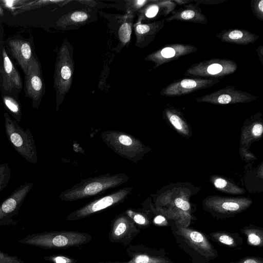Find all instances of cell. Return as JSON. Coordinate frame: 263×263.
<instances>
[{"label": "cell", "mask_w": 263, "mask_h": 263, "mask_svg": "<svg viewBox=\"0 0 263 263\" xmlns=\"http://www.w3.org/2000/svg\"><path fill=\"white\" fill-rule=\"evenodd\" d=\"M222 42L237 45H249L255 43L259 36L243 29L229 28L216 35Z\"/></svg>", "instance_id": "obj_16"}, {"label": "cell", "mask_w": 263, "mask_h": 263, "mask_svg": "<svg viewBox=\"0 0 263 263\" xmlns=\"http://www.w3.org/2000/svg\"><path fill=\"white\" fill-rule=\"evenodd\" d=\"M5 6L9 9L15 8V6L16 5H24L28 2L27 1H2Z\"/></svg>", "instance_id": "obj_35"}, {"label": "cell", "mask_w": 263, "mask_h": 263, "mask_svg": "<svg viewBox=\"0 0 263 263\" xmlns=\"http://www.w3.org/2000/svg\"><path fill=\"white\" fill-rule=\"evenodd\" d=\"M0 148H1V146H0Z\"/></svg>", "instance_id": "obj_46"}, {"label": "cell", "mask_w": 263, "mask_h": 263, "mask_svg": "<svg viewBox=\"0 0 263 263\" xmlns=\"http://www.w3.org/2000/svg\"><path fill=\"white\" fill-rule=\"evenodd\" d=\"M210 236L215 242L230 248L238 249L243 244V240L238 233L217 231L211 233Z\"/></svg>", "instance_id": "obj_20"}, {"label": "cell", "mask_w": 263, "mask_h": 263, "mask_svg": "<svg viewBox=\"0 0 263 263\" xmlns=\"http://www.w3.org/2000/svg\"><path fill=\"white\" fill-rule=\"evenodd\" d=\"M48 260H50L54 263H74L77 260L63 255H58L48 257Z\"/></svg>", "instance_id": "obj_30"}, {"label": "cell", "mask_w": 263, "mask_h": 263, "mask_svg": "<svg viewBox=\"0 0 263 263\" xmlns=\"http://www.w3.org/2000/svg\"><path fill=\"white\" fill-rule=\"evenodd\" d=\"M9 45L13 56L26 74L32 58L30 44L22 40L15 39L9 41Z\"/></svg>", "instance_id": "obj_18"}, {"label": "cell", "mask_w": 263, "mask_h": 263, "mask_svg": "<svg viewBox=\"0 0 263 263\" xmlns=\"http://www.w3.org/2000/svg\"><path fill=\"white\" fill-rule=\"evenodd\" d=\"M132 32L131 25L130 23L125 22L120 27L119 30V38L123 43H126L130 38Z\"/></svg>", "instance_id": "obj_27"}, {"label": "cell", "mask_w": 263, "mask_h": 263, "mask_svg": "<svg viewBox=\"0 0 263 263\" xmlns=\"http://www.w3.org/2000/svg\"><path fill=\"white\" fill-rule=\"evenodd\" d=\"M33 185L32 182H25L15 190L0 204V221L17 213Z\"/></svg>", "instance_id": "obj_12"}, {"label": "cell", "mask_w": 263, "mask_h": 263, "mask_svg": "<svg viewBox=\"0 0 263 263\" xmlns=\"http://www.w3.org/2000/svg\"><path fill=\"white\" fill-rule=\"evenodd\" d=\"M4 104L13 116L15 121L19 122L21 120V108L18 103L13 98L5 96L3 98Z\"/></svg>", "instance_id": "obj_23"}, {"label": "cell", "mask_w": 263, "mask_h": 263, "mask_svg": "<svg viewBox=\"0 0 263 263\" xmlns=\"http://www.w3.org/2000/svg\"><path fill=\"white\" fill-rule=\"evenodd\" d=\"M129 179L125 173H107L88 178L62 192L59 197L64 201H73L99 195L124 184Z\"/></svg>", "instance_id": "obj_1"}, {"label": "cell", "mask_w": 263, "mask_h": 263, "mask_svg": "<svg viewBox=\"0 0 263 263\" xmlns=\"http://www.w3.org/2000/svg\"><path fill=\"white\" fill-rule=\"evenodd\" d=\"M3 14V9L0 7V16Z\"/></svg>", "instance_id": "obj_43"}, {"label": "cell", "mask_w": 263, "mask_h": 263, "mask_svg": "<svg viewBox=\"0 0 263 263\" xmlns=\"http://www.w3.org/2000/svg\"><path fill=\"white\" fill-rule=\"evenodd\" d=\"M165 221V218L161 215H158L154 219V222L157 225H161Z\"/></svg>", "instance_id": "obj_39"}, {"label": "cell", "mask_w": 263, "mask_h": 263, "mask_svg": "<svg viewBox=\"0 0 263 263\" xmlns=\"http://www.w3.org/2000/svg\"><path fill=\"white\" fill-rule=\"evenodd\" d=\"M132 186H127L97 198L80 208L70 213L66 218L68 221H74L85 218L107 208L122 203L133 190Z\"/></svg>", "instance_id": "obj_6"}, {"label": "cell", "mask_w": 263, "mask_h": 263, "mask_svg": "<svg viewBox=\"0 0 263 263\" xmlns=\"http://www.w3.org/2000/svg\"><path fill=\"white\" fill-rule=\"evenodd\" d=\"M177 232L191 247L201 255L206 257L217 256L216 250L202 233L184 227L178 228Z\"/></svg>", "instance_id": "obj_11"}, {"label": "cell", "mask_w": 263, "mask_h": 263, "mask_svg": "<svg viewBox=\"0 0 263 263\" xmlns=\"http://www.w3.org/2000/svg\"><path fill=\"white\" fill-rule=\"evenodd\" d=\"M125 251L129 260L125 262H108V263H172L171 261L158 255L155 251L142 245L130 244Z\"/></svg>", "instance_id": "obj_13"}, {"label": "cell", "mask_w": 263, "mask_h": 263, "mask_svg": "<svg viewBox=\"0 0 263 263\" xmlns=\"http://www.w3.org/2000/svg\"><path fill=\"white\" fill-rule=\"evenodd\" d=\"M11 177V169L7 163L0 164V193L9 184Z\"/></svg>", "instance_id": "obj_24"}, {"label": "cell", "mask_w": 263, "mask_h": 263, "mask_svg": "<svg viewBox=\"0 0 263 263\" xmlns=\"http://www.w3.org/2000/svg\"><path fill=\"white\" fill-rule=\"evenodd\" d=\"M125 213L137 226L141 228H146L149 225V219L144 213L140 211L134 209H128L125 211Z\"/></svg>", "instance_id": "obj_22"}, {"label": "cell", "mask_w": 263, "mask_h": 263, "mask_svg": "<svg viewBox=\"0 0 263 263\" xmlns=\"http://www.w3.org/2000/svg\"><path fill=\"white\" fill-rule=\"evenodd\" d=\"M175 204L178 208L184 211L189 210L190 208L189 203L181 198H176L175 200Z\"/></svg>", "instance_id": "obj_34"}, {"label": "cell", "mask_w": 263, "mask_h": 263, "mask_svg": "<svg viewBox=\"0 0 263 263\" xmlns=\"http://www.w3.org/2000/svg\"><path fill=\"white\" fill-rule=\"evenodd\" d=\"M165 20L167 22L179 21L201 24H205L208 22L206 16L203 13L199 5L196 3H190L178 9H175Z\"/></svg>", "instance_id": "obj_14"}, {"label": "cell", "mask_w": 263, "mask_h": 263, "mask_svg": "<svg viewBox=\"0 0 263 263\" xmlns=\"http://www.w3.org/2000/svg\"><path fill=\"white\" fill-rule=\"evenodd\" d=\"M3 65L1 68L3 77V86L5 90H11L13 88L20 89L22 87L21 77L7 55L5 48L2 50Z\"/></svg>", "instance_id": "obj_17"}, {"label": "cell", "mask_w": 263, "mask_h": 263, "mask_svg": "<svg viewBox=\"0 0 263 263\" xmlns=\"http://www.w3.org/2000/svg\"><path fill=\"white\" fill-rule=\"evenodd\" d=\"M140 232V229L133 220L123 212L112 221L108 239L110 242L127 247Z\"/></svg>", "instance_id": "obj_7"}, {"label": "cell", "mask_w": 263, "mask_h": 263, "mask_svg": "<svg viewBox=\"0 0 263 263\" xmlns=\"http://www.w3.org/2000/svg\"><path fill=\"white\" fill-rule=\"evenodd\" d=\"M220 82L219 79L203 78H186L174 81L164 87L160 94L166 97L185 95L210 88Z\"/></svg>", "instance_id": "obj_8"}, {"label": "cell", "mask_w": 263, "mask_h": 263, "mask_svg": "<svg viewBox=\"0 0 263 263\" xmlns=\"http://www.w3.org/2000/svg\"><path fill=\"white\" fill-rule=\"evenodd\" d=\"M98 263H108V262H103V261H100V262H99Z\"/></svg>", "instance_id": "obj_44"}, {"label": "cell", "mask_w": 263, "mask_h": 263, "mask_svg": "<svg viewBox=\"0 0 263 263\" xmlns=\"http://www.w3.org/2000/svg\"><path fill=\"white\" fill-rule=\"evenodd\" d=\"M221 208L226 211L236 212L240 209V205L234 202H224L222 204Z\"/></svg>", "instance_id": "obj_32"}, {"label": "cell", "mask_w": 263, "mask_h": 263, "mask_svg": "<svg viewBox=\"0 0 263 263\" xmlns=\"http://www.w3.org/2000/svg\"><path fill=\"white\" fill-rule=\"evenodd\" d=\"M6 136L17 153L28 162L35 164L37 155L33 136L28 128L21 127L16 121L12 120L7 112L4 114Z\"/></svg>", "instance_id": "obj_3"}, {"label": "cell", "mask_w": 263, "mask_h": 263, "mask_svg": "<svg viewBox=\"0 0 263 263\" xmlns=\"http://www.w3.org/2000/svg\"><path fill=\"white\" fill-rule=\"evenodd\" d=\"M166 114L172 125L178 129H182V121L181 118L172 110L168 109L166 110Z\"/></svg>", "instance_id": "obj_28"}, {"label": "cell", "mask_w": 263, "mask_h": 263, "mask_svg": "<svg viewBox=\"0 0 263 263\" xmlns=\"http://www.w3.org/2000/svg\"><path fill=\"white\" fill-rule=\"evenodd\" d=\"M197 48L190 44L175 43L166 45L149 54L147 59L155 63L154 68L194 53Z\"/></svg>", "instance_id": "obj_10"}, {"label": "cell", "mask_w": 263, "mask_h": 263, "mask_svg": "<svg viewBox=\"0 0 263 263\" xmlns=\"http://www.w3.org/2000/svg\"><path fill=\"white\" fill-rule=\"evenodd\" d=\"M230 263H263L262 258L256 256L245 257L237 261Z\"/></svg>", "instance_id": "obj_33"}, {"label": "cell", "mask_w": 263, "mask_h": 263, "mask_svg": "<svg viewBox=\"0 0 263 263\" xmlns=\"http://www.w3.org/2000/svg\"><path fill=\"white\" fill-rule=\"evenodd\" d=\"M257 54L259 56V60L262 64H263V47L262 46H259L256 50Z\"/></svg>", "instance_id": "obj_40"}, {"label": "cell", "mask_w": 263, "mask_h": 263, "mask_svg": "<svg viewBox=\"0 0 263 263\" xmlns=\"http://www.w3.org/2000/svg\"><path fill=\"white\" fill-rule=\"evenodd\" d=\"M250 7L254 16L259 20L263 21V0H252Z\"/></svg>", "instance_id": "obj_25"}, {"label": "cell", "mask_w": 263, "mask_h": 263, "mask_svg": "<svg viewBox=\"0 0 263 263\" xmlns=\"http://www.w3.org/2000/svg\"><path fill=\"white\" fill-rule=\"evenodd\" d=\"M25 75L27 92L33 101H37L42 94L43 82L39 64L34 57L29 63Z\"/></svg>", "instance_id": "obj_15"}, {"label": "cell", "mask_w": 263, "mask_h": 263, "mask_svg": "<svg viewBox=\"0 0 263 263\" xmlns=\"http://www.w3.org/2000/svg\"><path fill=\"white\" fill-rule=\"evenodd\" d=\"M237 68L238 65L234 60L211 59L193 64L186 69L184 75L218 79L235 72Z\"/></svg>", "instance_id": "obj_5"}, {"label": "cell", "mask_w": 263, "mask_h": 263, "mask_svg": "<svg viewBox=\"0 0 263 263\" xmlns=\"http://www.w3.org/2000/svg\"><path fill=\"white\" fill-rule=\"evenodd\" d=\"M49 2V1H38L29 2L28 4L26 3L22 5L21 7H17L18 10L13 12V14L14 15H17L24 11L30 10L32 9H35L36 8L44 5L45 4H46V3H48Z\"/></svg>", "instance_id": "obj_26"}, {"label": "cell", "mask_w": 263, "mask_h": 263, "mask_svg": "<svg viewBox=\"0 0 263 263\" xmlns=\"http://www.w3.org/2000/svg\"><path fill=\"white\" fill-rule=\"evenodd\" d=\"M147 2H148L147 1H136V4L137 7H140L143 6Z\"/></svg>", "instance_id": "obj_42"}, {"label": "cell", "mask_w": 263, "mask_h": 263, "mask_svg": "<svg viewBox=\"0 0 263 263\" xmlns=\"http://www.w3.org/2000/svg\"><path fill=\"white\" fill-rule=\"evenodd\" d=\"M101 136L105 144L120 156L134 163L142 158L145 147L135 136L112 130L102 132Z\"/></svg>", "instance_id": "obj_4"}, {"label": "cell", "mask_w": 263, "mask_h": 263, "mask_svg": "<svg viewBox=\"0 0 263 263\" xmlns=\"http://www.w3.org/2000/svg\"><path fill=\"white\" fill-rule=\"evenodd\" d=\"M0 44H1V41H0Z\"/></svg>", "instance_id": "obj_45"}, {"label": "cell", "mask_w": 263, "mask_h": 263, "mask_svg": "<svg viewBox=\"0 0 263 263\" xmlns=\"http://www.w3.org/2000/svg\"><path fill=\"white\" fill-rule=\"evenodd\" d=\"M252 134L255 136H260L263 132V127L260 124H255L252 128Z\"/></svg>", "instance_id": "obj_37"}, {"label": "cell", "mask_w": 263, "mask_h": 263, "mask_svg": "<svg viewBox=\"0 0 263 263\" xmlns=\"http://www.w3.org/2000/svg\"><path fill=\"white\" fill-rule=\"evenodd\" d=\"M88 14L83 11H76L70 16L72 21L75 22H81L88 18Z\"/></svg>", "instance_id": "obj_31"}, {"label": "cell", "mask_w": 263, "mask_h": 263, "mask_svg": "<svg viewBox=\"0 0 263 263\" xmlns=\"http://www.w3.org/2000/svg\"><path fill=\"white\" fill-rule=\"evenodd\" d=\"M257 99V97L247 91L236 89L234 85H229L195 99L196 101L217 104L247 103Z\"/></svg>", "instance_id": "obj_9"}, {"label": "cell", "mask_w": 263, "mask_h": 263, "mask_svg": "<svg viewBox=\"0 0 263 263\" xmlns=\"http://www.w3.org/2000/svg\"><path fill=\"white\" fill-rule=\"evenodd\" d=\"M0 263H24L18 258L10 256L0 251Z\"/></svg>", "instance_id": "obj_29"}, {"label": "cell", "mask_w": 263, "mask_h": 263, "mask_svg": "<svg viewBox=\"0 0 263 263\" xmlns=\"http://www.w3.org/2000/svg\"><path fill=\"white\" fill-rule=\"evenodd\" d=\"M247 237L248 243L252 246L262 247L263 246V230L255 226H247L240 230Z\"/></svg>", "instance_id": "obj_21"}, {"label": "cell", "mask_w": 263, "mask_h": 263, "mask_svg": "<svg viewBox=\"0 0 263 263\" xmlns=\"http://www.w3.org/2000/svg\"><path fill=\"white\" fill-rule=\"evenodd\" d=\"M227 184V181L222 178L216 179L214 182L215 186L218 189L223 188L226 186Z\"/></svg>", "instance_id": "obj_38"}, {"label": "cell", "mask_w": 263, "mask_h": 263, "mask_svg": "<svg viewBox=\"0 0 263 263\" xmlns=\"http://www.w3.org/2000/svg\"><path fill=\"white\" fill-rule=\"evenodd\" d=\"M61 55L57 65L55 83L61 94L67 91L69 87L71 76L72 66L68 60L66 62L65 50L63 49Z\"/></svg>", "instance_id": "obj_19"}, {"label": "cell", "mask_w": 263, "mask_h": 263, "mask_svg": "<svg viewBox=\"0 0 263 263\" xmlns=\"http://www.w3.org/2000/svg\"><path fill=\"white\" fill-rule=\"evenodd\" d=\"M174 3H175L177 5H187L190 4V2L193 1H189V0H172Z\"/></svg>", "instance_id": "obj_41"}, {"label": "cell", "mask_w": 263, "mask_h": 263, "mask_svg": "<svg viewBox=\"0 0 263 263\" xmlns=\"http://www.w3.org/2000/svg\"><path fill=\"white\" fill-rule=\"evenodd\" d=\"M193 1L199 5L200 4L204 5H216L224 2L226 0H194Z\"/></svg>", "instance_id": "obj_36"}, {"label": "cell", "mask_w": 263, "mask_h": 263, "mask_svg": "<svg viewBox=\"0 0 263 263\" xmlns=\"http://www.w3.org/2000/svg\"><path fill=\"white\" fill-rule=\"evenodd\" d=\"M92 236L86 233L60 231L31 234L19 241L46 249H67L89 243Z\"/></svg>", "instance_id": "obj_2"}]
</instances>
